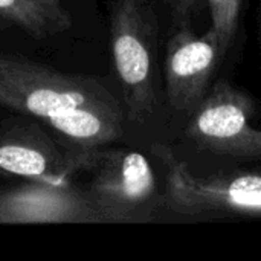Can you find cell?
Here are the masks:
<instances>
[{
	"label": "cell",
	"mask_w": 261,
	"mask_h": 261,
	"mask_svg": "<svg viewBox=\"0 0 261 261\" xmlns=\"http://www.w3.org/2000/svg\"><path fill=\"white\" fill-rule=\"evenodd\" d=\"M0 106L41 119L83 150L121 138L124 113L95 78L0 54Z\"/></svg>",
	"instance_id": "obj_1"
},
{
	"label": "cell",
	"mask_w": 261,
	"mask_h": 261,
	"mask_svg": "<svg viewBox=\"0 0 261 261\" xmlns=\"http://www.w3.org/2000/svg\"><path fill=\"white\" fill-rule=\"evenodd\" d=\"M158 15L148 0H113L110 38L113 63L128 119L142 124L156 107L154 61Z\"/></svg>",
	"instance_id": "obj_2"
},
{
	"label": "cell",
	"mask_w": 261,
	"mask_h": 261,
	"mask_svg": "<svg viewBox=\"0 0 261 261\" xmlns=\"http://www.w3.org/2000/svg\"><path fill=\"white\" fill-rule=\"evenodd\" d=\"M87 194L102 223L147 220L158 203L154 171L133 150L98 151Z\"/></svg>",
	"instance_id": "obj_3"
},
{
	"label": "cell",
	"mask_w": 261,
	"mask_h": 261,
	"mask_svg": "<svg viewBox=\"0 0 261 261\" xmlns=\"http://www.w3.org/2000/svg\"><path fill=\"white\" fill-rule=\"evenodd\" d=\"M153 151L168 168L165 194L168 210L184 216L213 213L261 214L260 174L200 179L184 162L176 159L170 148L156 145Z\"/></svg>",
	"instance_id": "obj_4"
},
{
	"label": "cell",
	"mask_w": 261,
	"mask_h": 261,
	"mask_svg": "<svg viewBox=\"0 0 261 261\" xmlns=\"http://www.w3.org/2000/svg\"><path fill=\"white\" fill-rule=\"evenodd\" d=\"M255 115L252 98L226 81H217L196 107L185 130L199 148L231 156L261 158V130L251 124Z\"/></svg>",
	"instance_id": "obj_5"
},
{
	"label": "cell",
	"mask_w": 261,
	"mask_h": 261,
	"mask_svg": "<svg viewBox=\"0 0 261 261\" xmlns=\"http://www.w3.org/2000/svg\"><path fill=\"white\" fill-rule=\"evenodd\" d=\"M223 55L216 31L197 37L190 26L177 28L167 44L165 89L177 112H194L208 93V86Z\"/></svg>",
	"instance_id": "obj_6"
},
{
	"label": "cell",
	"mask_w": 261,
	"mask_h": 261,
	"mask_svg": "<svg viewBox=\"0 0 261 261\" xmlns=\"http://www.w3.org/2000/svg\"><path fill=\"white\" fill-rule=\"evenodd\" d=\"M102 223L87 191L67 182H35L0 191V225Z\"/></svg>",
	"instance_id": "obj_7"
},
{
	"label": "cell",
	"mask_w": 261,
	"mask_h": 261,
	"mask_svg": "<svg viewBox=\"0 0 261 261\" xmlns=\"http://www.w3.org/2000/svg\"><path fill=\"white\" fill-rule=\"evenodd\" d=\"M98 151L66 153L37 133L15 128L0 135V170L37 182L61 184L75 171L92 168Z\"/></svg>",
	"instance_id": "obj_8"
},
{
	"label": "cell",
	"mask_w": 261,
	"mask_h": 261,
	"mask_svg": "<svg viewBox=\"0 0 261 261\" xmlns=\"http://www.w3.org/2000/svg\"><path fill=\"white\" fill-rule=\"evenodd\" d=\"M0 17L37 40L58 35L72 26V15L63 0H0Z\"/></svg>",
	"instance_id": "obj_9"
},
{
	"label": "cell",
	"mask_w": 261,
	"mask_h": 261,
	"mask_svg": "<svg viewBox=\"0 0 261 261\" xmlns=\"http://www.w3.org/2000/svg\"><path fill=\"white\" fill-rule=\"evenodd\" d=\"M211 9L213 29L216 31L223 55L232 46L239 32L243 0H208Z\"/></svg>",
	"instance_id": "obj_10"
},
{
	"label": "cell",
	"mask_w": 261,
	"mask_h": 261,
	"mask_svg": "<svg viewBox=\"0 0 261 261\" xmlns=\"http://www.w3.org/2000/svg\"><path fill=\"white\" fill-rule=\"evenodd\" d=\"M200 2L202 0H165L176 29L190 26V21L196 14V11L199 9Z\"/></svg>",
	"instance_id": "obj_11"
}]
</instances>
